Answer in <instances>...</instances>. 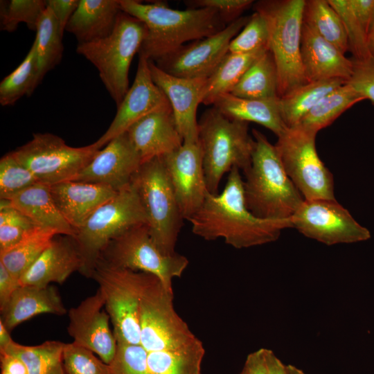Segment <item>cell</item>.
<instances>
[{
  "label": "cell",
  "instance_id": "5",
  "mask_svg": "<svg viewBox=\"0 0 374 374\" xmlns=\"http://www.w3.org/2000/svg\"><path fill=\"white\" fill-rule=\"evenodd\" d=\"M305 0H262L253 4L269 28V48L278 73L280 98L308 82L301 62V40Z\"/></svg>",
  "mask_w": 374,
  "mask_h": 374
},
{
  "label": "cell",
  "instance_id": "54",
  "mask_svg": "<svg viewBox=\"0 0 374 374\" xmlns=\"http://www.w3.org/2000/svg\"><path fill=\"white\" fill-rule=\"evenodd\" d=\"M10 331L6 328L3 322L0 320V349L6 347L12 341Z\"/></svg>",
  "mask_w": 374,
  "mask_h": 374
},
{
  "label": "cell",
  "instance_id": "19",
  "mask_svg": "<svg viewBox=\"0 0 374 374\" xmlns=\"http://www.w3.org/2000/svg\"><path fill=\"white\" fill-rule=\"evenodd\" d=\"M141 165V157L125 132L109 141L72 180L105 185L119 191L131 184Z\"/></svg>",
  "mask_w": 374,
  "mask_h": 374
},
{
  "label": "cell",
  "instance_id": "44",
  "mask_svg": "<svg viewBox=\"0 0 374 374\" xmlns=\"http://www.w3.org/2000/svg\"><path fill=\"white\" fill-rule=\"evenodd\" d=\"M109 366L111 374H152L148 364V353L141 345L118 344Z\"/></svg>",
  "mask_w": 374,
  "mask_h": 374
},
{
  "label": "cell",
  "instance_id": "42",
  "mask_svg": "<svg viewBox=\"0 0 374 374\" xmlns=\"http://www.w3.org/2000/svg\"><path fill=\"white\" fill-rule=\"evenodd\" d=\"M269 28L265 17L258 12L250 19L241 31L231 40L229 52L247 53L269 47Z\"/></svg>",
  "mask_w": 374,
  "mask_h": 374
},
{
  "label": "cell",
  "instance_id": "13",
  "mask_svg": "<svg viewBox=\"0 0 374 374\" xmlns=\"http://www.w3.org/2000/svg\"><path fill=\"white\" fill-rule=\"evenodd\" d=\"M100 150L95 142L75 148L57 135L37 133L11 152L39 182L53 185L72 180Z\"/></svg>",
  "mask_w": 374,
  "mask_h": 374
},
{
  "label": "cell",
  "instance_id": "7",
  "mask_svg": "<svg viewBox=\"0 0 374 374\" xmlns=\"http://www.w3.org/2000/svg\"><path fill=\"white\" fill-rule=\"evenodd\" d=\"M148 224L139 194L133 185L119 190L100 206L73 237L82 260L80 273L91 277L102 252L108 244L130 229Z\"/></svg>",
  "mask_w": 374,
  "mask_h": 374
},
{
  "label": "cell",
  "instance_id": "22",
  "mask_svg": "<svg viewBox=\"0 0 374 374\" xmlns=\"http://www.w3.org/2000/svg\"><path fill=\"white\" fill-rule=\"evenodd\" d=\"M82 260L73 237L56 235L20 278L21 285L48 286L63 283L73 272H80Z\"/></svg>",
  "mask_w": 374,
  "mask_h": 374
},
{
  "label": "cell",
  "instance_id": "48",
  "mask_svg": "<svg viewBox=\"0 0 374 374\" xmlns=\"http://www.w3.org/2000/svg\"><path fill=\"white\" fill-rule=\"evenodd\" d=\"M46 7L53 13L62 35L80 0H46Z\"/></svg>",
  "mask_w": 374,
  "mask_h": 374
},
{
  "label": "cell",
  "instance_id": "4",
  "mask_svg": "<svg viewBox=\"0 0 374 374\" xmlns=\"http://www.w3.org/2000/svg\"><path fill=\"white\" fill-rule=\"evenodd\" d=\"M199 143L208 190L217 194L224 175L237 168L244 172L251 161L254 140L248 123L231 119L215 107L198 121Z\"/></svg>",
  "mask_w": 374,
  "mask_h": 374
},
{
  "label": "cell",
  "instance_id": "45",
  "mask_svg": "<svg viewBox=\"0 0 374 374\" xmlns=\"http://www.w3.org/2000/svg\"><path fill=\"white\" fill-rule=\"evenodd\" d=\"M36 225L19 213H10L0 219V253L18 244Z\"/></svg>",
  "mask_w": 374,
  "mask_h": 374
},
{
  "label": "cell",
  "instance_id": "47",
  "mask_svg": "<svg viewBox=\"0 0 374 374\" xmlns=\"http://www.w3.org/2000/svg\"><path fill=\"white\" fill-rule=\"evenodd\" d=\"M353 60V74L346 83L374 105V57L362 62Z\"/></svg>",
  "mask_w": 374,
  "mask_h": 374
},
{
  "label": "cell",
  "instance_id": "35",
  "mask_svg": "<svg viewBox=\"0 0 374 374\" xmlns=\"http://www.w3.org/2000/svg\"><path fill=\"white\" fill-rule=\"evenodd\" d=\"M204 354L199 340L179 350L148 353V364L152 374H202Z\"/></svg>",
  "mask_w": 374,
  "mask_h": 374
},
{
  "label": "cell",
  "instance_id": "11",
  "mask_svg": "<svg viewBox=\"0 0 374 374\" xmlns=\"http://www.w3.org/2000/svg\"><path fill=\"white\" fill-rule=\"evenodd\" d=\"M99 260L114 267L154 275L170 292H173V279L182 276L189 262L178 253L162 251L147 224L132 227L112 240Z\"/></svg>",
  "mask_w": 374,
  "mask_h": 374
},
{
  "label": "cell",
  "instance_id": "52",
  "mask_svg": "<svg viewBox=\"0 0 374 374\" xmlns=\"http://www.w3.org/2000/svg\"><path fill=\"white\" fill-rule=\"evenodd\" d=\"M0 362L1 369L6 371L10 374H28L24 363L15 356L0 353Z\"/></svg>",
  "mask_w": 374,
  "mask_h": 374
},
{
  "label": "cell",
  "instance_id": "31",
  "mask_svg": "<svg viewBox=\"0 0 374 374\" xmlns=\"http://www.w3.org/2000/svg\"><path fill=\"white\" fill-rule=\"evenodd\" d=\"M231 93L249 99L278 98V73L271 52L267 50L245 72Z\"/></svg>",
  "mask_w": 374,
  "mask_h": 374
},
{
  "label": "cell",
  "instance_id": "14",
  "mask_svg": "<svg viewBox=\"0 0 374 374\" xmlns=\"http://www.w3.org/2000/svg\"><path fill=\"white\" fill-rule=\"evenodd\" d=\"M293 228L326 245L366 241L371 235L336 199H305L291 217Z\"/></svg>",
  "mask_w": 374,
  "mask_h": 374
},
{
  "label": "cell",
  "instance_id": "40",
  "mask_svg": "<svg viewBox=\"0 0 374 374\" xmlns=\"http://www.w3.org/2000/svg\"><path fill=\"white\" fill-rule=\"evenodd\" d=\"M328 1L343 22L353 60L362 62L371 58L367 33L351 10L348 0Z\"/></svg>",
  "mask_w": 374,
  "mask_h": 374
},
{
  "label": "cell",
  "instance_id": "38",
  "mask_svg": "<svg viewBox=\"0 0 374 374\" xmlns=\"http://www.w3.org/2000/svg\"><path fill=\"white\" fill-rule=\"evenodd\" d=\"M65 343L47 341L36 346H24L12 341L0 353L20 359L26 365L28 374H48L62 363Z\"/></svg>",
  "mask_w": 374,
  "mask_h": 374
},
{
  "label": "cell",
  "instance_id": "16",
  "mask_svg": "<svg viewBox=\"0 0 374 374\" xmlns=\"http://www.w3.org/2000/svg\"><path fill=\"white\" fill-rule=\"evenodd\" d=\"M160 158L182 217L189 220L208 193L199 143H184L176 150Z\"/></svg>",
  "mask_w": 374,
  "mask_h": 374
},
{
  "label": "cell",
  "instance_id": "9",
  "mask_svg": "<svg viewBox=\"0 0 374 374\" xmlns=\"http://www.w3.org/2000/svg\"><path fill=\"white\" fill-rule=\"evenodd\" d=\"M147 273L98 260L91 274L98 284L118 344L141 345L140 303Z\"/></svg>",
  "mask_w": 374,
  "mask_h": 374
},
{
  "label": "cell",
  "instance_id": "51",
  "mask_svg": "<svg viewBox=\"0 0 374 374\" xmlns=\"http://www.w3.org/2000/svg\"><path fill=\"white\" fill-rule=\"evenodd\" d=\"M240 374H267L266 348H260L250 353Z\"/></svg>",
  "mask_w": 374,
  "mask_h": 374
},
{
  "label": "cell",
  "instance_id": "10",
  "mask_svg": "<svg viewBox=\"0 0 374 374\" xmlns=\"http://www.w3.org/2000/svg\"><path fill=\"white\" fill-rule=\"evenodd\" d=\"M140 343L147 353L175 350L199 339L176 312L173 292L148 274L140 303Z\"/></svg>",
  "mask_w": 374,
  "mask_h": 374
},
{
  "label": "cell",
  "instance_id": "41",
  "mask_svg": "<svg viewBox=\"0 0 374 374\" xmlns=\"http://www.w3.org/2000/svg\"><path fill=\"white\" fill-rule=\"evenodd\" d=\"M39 182L11 152L0 159V199H8Z\"/></svg>",
  "mask_w": 374,
  "mask_h": 374
},
{
  "label": "cell",
  "instance_id": "33",
  "mask_svg": "<svg viewBox=\"0 0 374 374\" xmlns=\"http://www.w3.org/2000/svg\"><path fill=\"white\" fill-rule=\"evenodd\" d=\"M303 23L344 54L349 50L341 17L328 0H305Z\"/></svg>",
  "mask_w": 374,
  "mask_h": 374
},
{
  "label": "cell",
  "instance_id": "23",
  "mask_svg": "<svg viewBox=\"0 0 374 374\" xmlns=\"http://www.w3.org/2000/svg\"><path fill=\"white\" fill-rule=\"evenodd\" d=\"M301 55L308 82L334 78L347 82L353 74V60L303 23Z\"/></svg>",
  "mask_w": 374,
  "mask_h": 374
},
{
  "label": "cell",
  "instance_id": "26",
  "mask_svg": "<svg viewBox=\"0 0 374 374\" xmlns=\"http://www.w3.org/2000/svg\"><path fill=\"white\" fill-rule=\"evenodd\" d=\"M121 11L119 0H80L65 30L78 44L105 38L113 31Z\"/></svg>",
  "mask_w": 374,
  "mask_h": 374
},
{
  "label": "cell",
  "instance_id": "43",
  "mask_svg": "<svg viewBox=\"0 0 374 374\" xmlns=\"http://www.w3.org/2000/svg\"><path fill=\"white\" fill-rule=\"evenodd\" d=\"M62 365L66 374H111L109 364L73 342L65 343Z\"/></svg>",
  "mask_w": 374,
  "mask_h": 374
},
{
  "label": "cell",
  "instance_id": "8",
  "mask_svg": "<svg viewBox=\"0 0 374 374\" xmlns=\"http://www.w3.org/2000/svg\"><path fill=\"white\" fill-rule=\"evenodd\" d=\"M150 233L160 249L177 253L175 246L184 220L161 158L142 163L132 179Z\"/></svg>",
  "mask_w": 374,
  "mask_h": 374
},
{
  "label": "cell",
  "instance_id": "1",
  "mask_svg": "<svg viewBox=\"0 0 374 374\" xmlns=\"http://www.w3.org/2000/svg\"><path fill=\"white\" fill-rule=\"evenodd\" d=\"M188 221L194 234L206 240L222 238L235 249L274 242L283 229L292 227L291 219H262L247 208L244 181L237 168L229 172L222 191L216 195L208 192L199 209Z\"/></svg>",
  "mask_w": 374,
  "mask_h": 374
},
{
  "label": "cell",
  "instance_id": "6",
  "mask_svg": "<svg viewBox=\"0 0 374 374\" xmlns=\"http://www.w3.org/2000/svg\"><path fill=\"white\" fill-rule=\"evenodd\" d=\"M146 33V26L141 21L121 11L109 36L77 46L76 52L98 71L101 81L117 107L130 89V66Z\"/></svg>",
  "mask_w": 374,
  "mask_h": 374
},
{
  "label": "cell",
  "instance_id": "18",
  "mask_svg": "<svg viewBox=\"0 0 374 374\" xmlns=\"http://www.w3.org/2000/svg\"><path fill=\"white\" fill-rule=\"evenodd\" d=\"M134 80L125 94L110 125L95 141L101 149L136 121L158 109L171 106L166 95L152 80L148 60L139 56Z\"/></svg>",
  "mask_w": 374,
  "mask_h": 374
},
{
  "label": "cell",
  "instance_id": "56",
  "mask_svg": "<svg viewBox=\"0 0 374 374\" xmlns=\"http://www.w3.org/2000/svg\"><path fill=\"white\" fill-rule=\"evenodd\" d=\"M286 374H307L301 369L291 364L286 365Z\"/></svg>",
  "mask_w": 374,
  "mask_h": 374
},
{
  "label": "cell",
  "instance_id": "17",
  "mask_svg": "<svg viewBox=\"0 0 374 374\" xmlns=\"http://www.w3.org/2000/svg\"><path fill=\"white\" fill-rule=\"evenodd\" d=\"M68 317L67 331L73 342L109 364L116 355L118 343L110 328V318L100 290L71 308Z\"/></svg>",
  "mask_w": 374,
  "mask_h": 374
},
{
  "label": "cell",
  "instance_id": "20",
  "mask_svg": "<svg viewBox=\"0 0 374 374\" xmlns=\"http://www.w3.org/2000/svg\"><path fill=\"white\" fill-rule=\"evenodd\" d=\"M148 62L152 80L168 98L184 143L197 142V109L202 103L206 79L174 76Z\"/></svg>",
  "mask_w": 374,
  "mask_h": 374
},
{
  "label": "cell",
  "instance_id": "30",
  "mask_svg": "<svg viewBox=\"0 0 374 374\" xmlns=\"http://www.w3.org/2000/svg\"><path fill=\"white\" fill-rule=\"evenodd\" d=\"M346 82L339 78L309 82L279 98V110L286 127L296 126L324 97Z\"/></svg>",
  "mask_w": 374,
  "mask_h": 374
},
{
  "label": "cell",
  "instance_id": "32",
  "mask_svg": "<svg viewBox=\"0 0 374 374\" xmlns=\"http://www.w3.org/2000/svg\"><path fill=\"white\" fill-rule=\"evenodd\" d=\"M364 100L346 82L324 97L296 125L317 133L332 123L353 105Z\"/></svg>",
  "mask_w": 374,
  "mask_h": 374
},
{
  "label": "cell",
  "instance_id": "49",
  "mask_svg": "<svg viewBox=\"0 0 374 374\" xmlns=\"http://www.w3.org/2000/svg\"><path fill=\"white\" fill-rule=\"evenodd\" d=\"M348 2L368 35L374 20V0H348Z\"/></svg>",
  "mask_w": 374,
  "mask_h": 374
},
{
  "label": "cell",
  "instance_id": "36",
  "mask_svg": "<svg viewBox=\"0 0 374 374\" xmlns=\"http://www.w3.org/2000/svg\"><path fill=\"white\" fill-rule=\"evenodd\" d=\"M41 82L36 44L33 42L21 63L0 83V104L13 105L24 96L32 94Z\"/></svg>",
  "mask_w": 374,
  "mask_h": 374
},
{
  "label": "cell",
  "instance_id": "24",
  "mask_svg": "<svg viewBox=\"0 0 374 374\" xmlns=\"http://www.w3.org/2000/svg\"><path fill=\"white\" fill-rule=\"evenodd\" d=\"M118 192L105 185L73 180L51 185L58 210L75 231Z\"/></svg>",
  "mask_w": 374,
  "mask_h": 374
},
{
  "label": "cell",
  "instance_id": "55",
  "mask_svg": "<svg viewBox=\"0 0 374 374\" xmlns=\"http://www.w3.org/2000/svg\"><path fill=\"white\" fill-rule=\"evenodd\" d=\"M368 46L371 56L374 57V20L368 33Z\"/></svg>",
  "mask_w": 374,
  "mask_h": 374
},
{
  "label": "cell",
  "instance_id": "21",
  "mask_svg": "<svg viewBox=\"0 0 374 374\" xmlns=\"http://www.w3.org/2000/svg\"><path fill=\"white\" fill-rule=\"evenodd\" d=\"M127 133L142 163L170 154L184 143L171 106L143 117Z\"/></svg>",
  "mask_w": 374,
  "mask_h": 374
},
{
  "label": "cell",
  "instance_id": "58",
  "mask_svg": "<svg viewBox=\"0 0 374 374\" xmlns=\"http://www.w3.org/2000/svg\"><path fill=\"white\" fill-rule=\"evenodd\" d=\"M1 374H10L8 371L1 369Z\"/></svg>",
  "mask_w": 374,
  "mask_h": 374
},
{
  "label": "cell",
  "instance_id": "12",
  "mask_svg": "<svg viewBox=\"0 0 374 374\" xmlns=\"http://www.w3.org/2000/svg\"><path fill=\"white\" fill-rule=\"evenodd\" d=\"M316 132L287 127L274 145L285 170L306 200L335 199L332 174L319 158Z\"/></svg>",
  "mask_w": 374,
  "mask_h": 374
},
{
  "label": "cell",
  "instance_id": "57",
  "mask_svg": "<svg viewBox=\"0 0 374 374\" xmlns=\"http://www.w3.org/2000/svg\"><path fill=\"white\" fill-rule=\"evenodd\" d=\"M48 374H66L63 368L62 363L54 368Z\"/></svg>",
  "mask_w": 374,
  "mask_h": 374
},
{
  "label": "cell",
  "instance_id": "39",
  "mask_svg": "<svg viewBox=\"0 0 374 374\" xmlns=\"http://www.w3.org/2000/svg\"><path fill=\"white\" fill-rule=\"evenodd\" d=\"M1 30L14 32L20 23L36 31L41 16L46 8L44 0L1 1Z\"/></svg>",
  "mask_w": 374,
  "mask_h": 374
},
{
  "label": "cell",
  "instance_id": "15",
  "mask_svg": "<svg viewBox=\"0 0 374 374\" xmlns=\"http://www.w3.org/2000/svg\"><path fill=\"white\" fill-rule=\"evenodd\" d=\"M249 19L250 16L240 17L220 31L185 44L154 63L174 76L207 79L229 52L231 40Z\"/></svg>",
  "mask_w": 374,
  "mask_h": 374
},
{
  "label": "cell",
  "instance_id": "2",
  "mask_svg": "<svg viewBox=\"0 0 374 374\" xmlns=\"http://www.w3.org/2000/svg\"><path fill=\"white\" fill-rule=\"evenodd\" d=\"M122 11L141 21L147 33L139 56L153 62L175 51L187 42L211 36L227 25L209 8L173 9L164 2L119 0Z\"/></svg>",
  "mask_w": 374,
  "mask_h": 374
},
{
  "label": "cell",
  "instance_id": "34",
  "mask_svg": "<svg viewBox=\"0 0 374 374\" xmlns=\"http://www.w3.org/2000/svg\"><path fill=\"white\" fill-rule=\"evenodd\" d=\"M56 235L52 230L36 226L15 246L0 253V262L20 280Z\"/></svg>",
  "mask_w": 374,
  "mask_h": 374
},
{
  "label": "cell",
  "instance_id": "29",
  "mask_svg": "<svg viewBox=\"0 0 374 374\" xmlns=\"http://www.w3.org/2000/svg\"><path fill=\"white\" fill-rule=\"evenodd\" d=\"M269 47L247 53L228 52L212 75L206 79L202 103L214 105L221 96L231 93L245 72Z\"/></svg>",
  "mask_w": 374,
  "mask_h": 374
},
{
  "label": "cell",
  "instance_id": "37",
  "mask_svg": "<svg viewBox=\"0 0 374 374\" xmlns=\"http://www.w3.org/2000/svg\"><path fill=\"white\" fill-rule=\"evenodd\" d=\"M62 37L63 35L53 13L46 7L38 23L34 40L41 82L46 73L62 60L64 51Z\"/></svg>",
  "mask_w": 374,
  "mask_h": 374
},
{
  "label": "cell",
  "instance_id": "3",
  "mask_svg": "<svg viewBox=\"0 0 374 374\" xmlns=\"http://www.w3.org/2000/svg\"><path fill=\"white\" fill-rule=\"evenodd\" d=\"M251 161L244 173V200L256 216L290 220L305 199L287 175L276 147L256 129Z\"/></svg>",
  "mask_w": 374,
  "mask_h": 374
},
{
  "label": "cell",
  "instance_id": "25",
  "mask_svg": "<svg viewBox=\"0 0 374 374\" xmlns=\"http://www.w3.org/2000/svg\"><path fill=\"white\" fill-rule=\"evenodd\" d=\"M62 316L66 309L57 290L48 286L20 285L1 310V319L11 331L19 324L40 314Z\"/></svg>",
  "mask_w": 374,
  "mask_h": 374
},
{
  "label": "cell",
  "instance_id": "28",
  "mask_svg": "<svg viewBox=\"0 0 374 374\" xmlns=\"http://www.w3.org/2000/svg\"><path fill=\"white\" fill-rule=\"evenodd\" d=\"M278 99L243 98L229 93L219 97L213 105L231 119L256 123L278 137L287 127L280 116Z\"/></svg>",
  "mask_w": 374,
  "mask_h": 374
},
{
  "label": "cell",
  "instance_id": "50",
  "mask_svg": "<svg viewBox=\"0 0 374 374\" xmlns=\"http://www.w3.org/2000/svg\"><path fill=\"white\" fill-rule=\"evenodd\" d=\"M20 285V280L14 276L0 262V311L5 308Z\"/></svg>",
  "mask_w": 374,
  "mask_h": 374
},
{
  "label": "cell",
  "instance_id": "27",
  "mask_svg": "<svg viewBox=\"0 0 374 374\" xmlns=\"http://www.w3.org/2000/svg\"><path fill=\"white\" fill-rule=\"evenodd\" d=\"M7 199L37 226L58 235L74 236L75 229L62 216L53 199L51 185L37 182Z\"/></svg>",
  "mask_w": 374,
  "mask_h": 374
},
{
  "label": "cell",
  "instance_id": "53",
  "mask_svg": "<svg viewBox=\"0 0 374 374\" xmlns=\"http://www.w3.org/2000/svg\"><path fill=\"white\" fill-rule=\"evenodd\" d=\"M267 374H286V365L275 355L266 348Z\"/></svg>",
  "mask_w": 374,
  "mask_h": 374
},
{
  "label": "cell",
  "instance_id": "46",
  "mask_svg": "<svg viewBox=\"0 0 374 374\" xmlns=\"http://www.w3.org/2000/svg\"><path fill=\"white\" fill-rule=\"evenodd\" d=\"M185 3L190 8L213 9L228 25L240 18V15L254 3L252 0H194L187 1Z\"/></svg>",
  "mask_w": 374,
  "mask_h": 374
}]
</instances>
